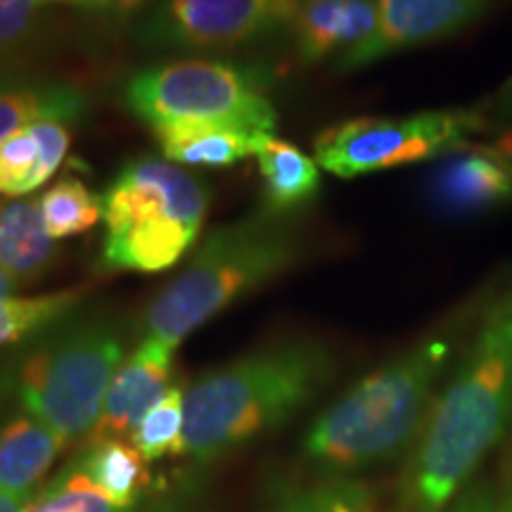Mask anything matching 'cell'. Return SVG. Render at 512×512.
Wrapping results in <instances>:
<instances>
[{
    "label": "cell",
    "mask_w": 512,
    "mask_h": 512,
    "mask_svg": "<svg viewBox=\"0 0 512 512\" xmlns=\"http://www.w3.org/2000/svg\"><path fill=\"white\" fill-rule=\"evenodd\" d=\"M41 0H0V64L24 53L38 34Z\"/></svg>",
    "instance_id": "26"
},
{
    "label": "cell",
    "mask_w": 512,
    "mask_h": 512,
    "mask_svg": "<svg viewBox=\"0 0 512 512\" xmlns=\"http://www.w3.org/2000/svg\"><path fill=\"white\" fill-rule=\"evenodd\" d=\"M57 259V240L48 235L41 200L0 202V268L19 285L41 280Z\"/></svg>",
    "instance_id": "17"
},
{
    "label": "cell",
    "mask_w": 512,
    "mask_h": 512,
    "mask_svg": "<svg viewBox=\"0 0 512 512\" xmlns=\"http://www.w3.org/2000/svg\"><path fill=\"white\" fill-rule=\"evenodd\" d=\"M176 347L159 339H140L133 354L112 377L98 425L88 441L131 437L133 427L169 392Z\"/></svg>",
    "instance_id": "11"
},
{
    "label": "cell",
    "mask_w": 512,
    "mask_h": 512,
    "mask_svg": "<svg viewBox=\"0 0 512 512\" xmlns=\"http://www.w3.org/2000/svg\"><path fill=\"white\" fill-rule=\"evenodd\" d=\"M29 512H126L114 505L74 463L38 491Z\"/></svg>",
    "instance_id": "25"
},
{
    "label": "cell",
    "mask_w": 512,
    "mask_h": 512,
    "mask_svg": "<svg viewBox=\"0 0 512 512\" xmlns=\"http://www.w3.org/2000/svg\"><path fill=\"white\" fill-rule=\"evenodd\" d=\"M299 238L287 214L261 207L207 235L195 254L138 320L140 339L178 347L219 316L297 264Z\"/></svg>",
    "instance_id": "5"
},
{
    "label": "cell",
    "mask_w": 512,
    "mask_h": 512,
    "mask_svg": "<svg viewBox=\"0 0 512 512\" xmlns=\"http://www.w3.org/2000/svg\"><path fill=\"white\" fill-rule=\"evenodd\" d=\"M64 441L24 413H12L0 422V494H27L38 491Z\"/></svg>",
    "instance_id": "16"
},
{
    "label": "cell",
    "mask_w": 512,
    "mask_h": 512,
    "mask_svg": "<svg viewBox=\"0 0 512 512\" xmlns=\"http://www.w3.org/2000/svg\"><path fill=\"white\" fill-rule=\"evenodd\" d=\"M102 200V271L157 273L171 268L197 240L211 192L200 176L157 157L119 169Z\"/></svg>",
    "instance_id": "6"
},
{
    "label": "cell",
    "mask_w": 512,
    "mask_h": 512,
    "mask_svg": "<svg viewBox=\"0 0 512 512\" xmlns=\"http://www.w3.org/2000/svg\"><path fill=\"white\" fill-rule=\"evenodd\" d=\"M489 128L482 110H437L411 117H361L318 133L313 152L320 169L356 178L396 166L427 162L465 150Z\"/></svg>",
    "instance_id": "8"
},
{
    "label": "cell",
    "mask_w": 512,
    "mask_h": 512,
    "mask_svg": "<svg viewBox=\"0 0 512 512\" xmlns=\"http://www.w3.org/2000/svg\"><path fill=\"white\" fill-rule=\"evenodd\" d=\"M266 512H375V491L363 479L320 475L278 494Z\"/></svg>",
    "instance_id": "21"
},
{
    "label": "cell",
    "mask_w": 512,
    "mask_h": 512,
    "mask_svg": "<svg viewBox=\"0 0 512 512\" xmlns=\"http://www.w3.org/2000/svg\"><path fill=\"white\" fill-rule=\"evenodd\" d=\"M432 200L448 214H479L512 204V176L477 143L448 155L434 171Z\"/></svg>",
    "instance_id": "13"
},
{
    "label": "cell",
    "mask_w": 512,
    "mask_h": 512,
    "mask_svg": "<svg viewBox=\"0 0 512 512\" xmlns=\"http://www.w3.org/2000/svg\"><path fill=\"white\" fill-rule=\"evenodd\" d=\"M86 290H60L38 297H0V347L22 344L79 309Z\"/></svg>",
    "instance_id": "22"
},
{
    "label": "cell",
    "mask_w": 512,
    "mask_h": 512,
    "mask_svg": "<svg viewBox=\"0 0 512 512\" xmlns=\"http://www.w3.org/2000/svg\"><path fill=\"white\" fill-rule=\"evenodd\" d=\"M128 441L147 463L185 456V389L171 384L169 392L133 427Z\"/></svg>",
    "instance_id": "23"
},
{
    "label": "cell",
    "mask_w": 512,
    "mask_h": 512,
    "mask_svg": "<svg viewBox=\"0 0 512 512\" xmlns=\"http://www.w3.org/2000/svg\"><path fill=\"white\" fill-rule=\"evenodd\" d=\"M19 287H22V285H19L10 273H5L3 268H0V297H12V294H15Z\"/></svg>",
    "instance_id": "33"
},
{
    "label": "cell",
    "mask_w": 512,
    "mask_h": 512,
    "mask_svg": "<svg viewBox=\"0 0 512 512\" xmlns=\"http://www.w3.org/2000/svg\"><path fill=\"white\" fill-rule=\"evenodd\" d=\"M451 351L448 337H427L363 377L306 430V463L323 477H354L399 456L422 430Z\"/></svg>",
    "instance_id": "4"
},
{
    "label": "cell",
    "mask_w": 512,
    "mask_h": 512,
    "mask_svg": "<svg viewBox=\"0 0 512 512\" xmlns=\"http://www.w3.org/2000/svg\"><path fill=\"white\" fill-rule=\"evenodd\" d=\"M375 31V0H294L290 36L306 64L339 60L368 43Z\"/></svg>",
    "instance_id": "12"
},
{
    "label": "cell",
    "mask_w": 512,
    "mask_h": 512,
    "mask_svg": "<svg viewBox=\"0 0 512 512\" xmlns=\"http://www.w3.org/2000/svg\"><path fill=\"white\" fill-rule=\"evenodd\" d=\"M62 3H74L81 8H91V0H41V5H62Z\"/></svg>",
    "instance_id": "35"
},
{
    "label": "cell",
    "mask_w": 512,
    "mask_h": 512,
    "mask_svg": "<svg viewBox=\"0 0 512 512\" xmlns=\"http://www.w3.org/2000/svg\"><path fill=\"white\" fill-rule=\"evenodd\" d=\"M86 112V93L72 81L0 72V143L36 121L57 119L76 124Z\"/></svg>",
    "instance_id": "15"
},
{
    "label": "cell",
    "mask_w": 512,
    "mask_h": 512,
    "mask_svg": "<svg viewBox=\"0 0 512 512\" xmlns=\"http://www.w3.org/2000/svg\"><path fill=\"white\" fill-rule=\"evenodd\" d=\"M41 214L50 238H74L102 219V200L76 176H64L41 197Z\"/></svg>",
    "instance_id": "24"
},
{
    "label": "cell",
    "mask_w": 512,
    "mask_h": 512,
    "mask_svg": "<svg viewBox=\"0 0 512 512\" xmlns=\"http://www.w3.org/2000/svg\"><path fill=\"white\" fill-rule=\"evenodd\" d=\"M489 157H494L498 164L503 166L505 171L512 176V126L503 128L501 136H498L494 143L479 145Z\"/></svg>",
    "instance_id": "29"
},
{
    "label": "cell",
    "mask_w": 512,
    "mask_h": 512,
    "mask_svg": "<svg viewBox=\"0 0 512 512\" xmlns=\"http://www.w3.org/2000/svg\"><path fill=\"white\" fill-rule=\"evenodd\" d=\"M254 157L264 176V207L275 214L290 211L309 204L320 190L318 162L304 155L297 145L264 133L256 138Z\"/></svg>",
    "instance_id": "19"
},
{
    "label": "cell",
    "mask_w": 512,
    "mask_h": 512,
    "mask_svg": "<svg viewBox=\"0 0 512 512\" xmlns=\"http://www.w3.org/2000/svg\"><path fill=\"white\" fill-rule=\"evenodd\" d=\"M453 512H501V484L479 482L460 494Z\"/></svg>",
    "instance_id": "27"
},
{
    "label": "cell",
    "mask_w": 512,
    "mask_h": 512,
    "mask_svg": "<svg viewBox=\"0 0 512 512\" xmlns=\"http://www.w3.org/2000/svg\"><path fill=\"white\" fill-rule=\"evenodd\" d=\"M124 358L126 335L117 320L79 306L5 356L0 401L43 422L69 446L93 434Z\"/></svg>",
    "instance_id": "3"
},
{
    "label": "cell",
    "mask_w": 512,
    "mask_h": 512,
    "mask_svg": "<svg viewBox=\"0 0 512 512\" xmlns=\"http://www.w3.org/2000/svg\"><path fill=\"white\" fill-rule=\"evenodd\" d=\"M377 31L368 43L335 62L337 69L368 67L401 50L458 34L484 15L489 0H375Z\"/></svg>",
    "instance_id": "10"
},
{
    "label": "cell",
    "mask_w": 512,
    "mask_h": 512,
    "mask_svg": "<svg viewBox=\"0 0 512 512\" xmlns=\"http://www.w3.org/2000/svg\"><path fill=\"white\" fill-rule=\"evenodd\" d=\"M501 512H512V470L505 472L501 484Z\"/></svg>",
    "instance_id": "32"
},
{
    "label": "cell",
    "mask_w": 512,
    "mask_h": 512,
    "mask_svg": "<svg viewBox=\"0 0 512 512\" xmlns=\"http://www.w3.org/2000/svg\"><path fill=\"white\" fill-rule=\"evenodd\" d=\"M145 0H114L112 3V10H119V12H131V10H136V8H140V5H143Z\"/></svg>",
    "instance_id": "34"
},
{
    "label": "cell",
    "mask_w": 512,
    "mask_h": 512,
    "mask_svg": "<svg viewBox=\"0 0 512 512\" xmlns=\"http://www.w3.org/2000/svg\"><path fill=\"white\" fill-rule=\"evenodd\" d=\"M335 356L313 337L275 339L185 389V456L207 465L285 427L335 377Z\"/></svg>",
    "instance_id": "2"
},
{
    "label": "cell",
    "mask_w": 512,
    "mask_h": 512,
    "mask_svg": "<svg viewBox=\"0 0 512 512\" xmlns=\"http://www.w3.org/2000/svg\"><path fill=\"white\" fill-rule=\"evenodd\" d=\"M162 157L185 166H233L254 155V133L230 124H164L152 128Z\"/></svg>",
    "instance_id": "20"
},
{
    "label": "cell",
    "mask_w": 512,
    "mask_h": 512,
    "mask_svg": "<svg viewBox=\"0 0 512 512\" xmlns=\"http://www.w3.org/2000/svg\"><path fill=\"white\" fill-rule=\"evenodd\" d=\"M72 463L105 494L117 508L138 512L150 494L147 460L126 439L88 441Z\"/></svg>",
    "instance_id": "18"
},
{
    "label": "cell",
    "mask_w": 512,
    "mask_h": 512,
    "mask_svg": "<svg viewBox=\"0 0 512 512\" xmlns=\"http://www.w3.org/2000/svg\"><path fill=\"white\" fill-rule=\"evenodd\" d=\"M482 112L489 119V128L491 124L512 126V76L491 95V100L486 102V107H482Z\"/></svg>",
    "instance_id": "28"
},
{
    "label": "cell",
    "mask_w": 512,
    "mask_h": 512,
    "mask_svg": "<svg viewBox=\"0 0 512 512\" xmlns=\"http://www.w3.org/2000/svg\"><path fill=\"white\" fill-rule=\"evenodd\" d=\"M512 425V280L486 306L472 344L422 422L406 498L441 512Z\"/></svg>",
    "instance_id": "1"
},
{
    "label": "cell",
    "mask_w": 512,
    "mask_h": 512,
    "mask_svg": "<svg viewBox=\"0 0 512 512\" xmlns=\"http://www.w3.org/2000/svg\"><path fill=\"white\" fill-rule=\"evenodd\" d=\"M294 0H162L138 27L152 53H216L290 31Z\"/></svg>",
    "instance_id": "9"
},
{
    "label": "cell",
    "mask_w": 512,
    "mask_h": 512,
    "mask_svg": "<svg viewBox=\"0 0 512 512\" xmlns=\"http://www.w3.org/2000/svg\"><path fill=\"white\" fill-rule=\"evenodd\" d=\"M138 512H192L188 505L183 503L181 496H162L155 503H147Z\"/></svg>",
    "instance_id": "31"
},
{
    "label": "cell",
    "mask_w": 512,
    "mask_h": 512,
    "mask_svg": "<svg viewBox=\"0 0 512 512\" xmlns=\"http://www.w3.org/2000/svg\"><path fill=\"white\" fill-rule=\"evenodd\" d=\"M273 76L261 64L178 60L128 76L126 110L150 128L164 124H230L254 136L275 133Z\"/></svg>",
    "instance_id": "7"
},
{
    "label": "cell",
    "mask_w": 512,
    "mask_h": 512,
    "mask_svg": "<svg viewBox=\"0 0 512 512\" xmlns=\"http://www.w3.org/2000/svg\"><path fill=\"white\" fill-rule=\"evenodd\" d=\"M67 121H36L0 143V195L22 197L48 183L72 143Z\"/></svg>",
    "instance_id": "14"
},
{
    "label": "cell",
    "mask_w": 512,
    "mask_h": 512,
    "mask_svg": "<svg viewBox=\"0 0 512 512\" xmlns=\"http://www.w3.org/2000/svg\"><path fill=\"white\" fill-rule=\"evenodd\" d=\"M38 491L27 494H0V512H29V505L34 503Z\"/></svg>",
    "instance_id": "30"
}]
</instances>
